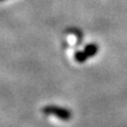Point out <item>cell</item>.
I'll return each instance as SVG.
<instances>
[{
	"label": "cell",
	"mask_w": 127,
	"mask_h": 127,
	"mask_svg": "<svg viewBox=\"0 0 127 127\" xmlns=\"http://www.w3.org/2000/svg\"><path fill=\"white\" fill-rule=\"evenodd\" d=\"M42 111L46 115H51V116L57 117L58 119L63 120V121H67L71 118V112L66 108L50 105V106H45L42 109Z\"/></svg>",
	"instance_id": "obj_1"
},
{
	"label": "cell",
	"mask_w": 127,
	"mask_h": 127,
	"mask_svg": "<svg viewBox=\"0 0 127 127\" xmlns=\"http://www.w3.org/2000/svg\"><path fill=\"white\" fill-rule=\"evenodd\" d=\"M84 52H85V54L87 55V57L88 58H90V57H92V56H94L95 54L97 53V51H98V47L95 45V44H89V45H87L85 48H84V50H83Z\"/></svg>",
	"instance_id": "obj_2"
},
{
	"label": "cell",
	"mask_w": 127,
	"mask_h": 127,
	"mask_svg": "<svg viewBox=\"0 0 127 127\" xmlns=\"http://www.w3.org/2000/svg\"><path fill=\"white\" fill-rule=\"evenodd\" d=\"M74 59L79 63H83L88 59V57H87V55L85 54L84 51H77L74 55Z\"/></svg>",
	"instance_id": "obj_3"
},
{
	"label": "cell",
	"mask_w": 127,
	"mask_h": 127,
	"mask_svg": "<svg viewBox=\"0 0 127 127\" xmlns=\"http://www.w3.org/2000/svg\"><path fill=\"white\" fill-rule=\"evenodd\" d=\"M1 1H4V0H0V2H1Z\"/></svg>",
	"instance_id": "obj_4"
}]
</instances>
